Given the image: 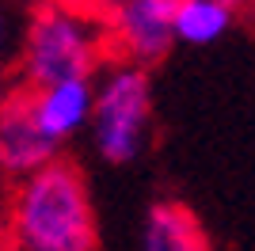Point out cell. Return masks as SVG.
<instances>
[{
	"label": "cell",
	"instance_id": "cell-1",
	"mask_svg": "<svg viewBox=\"0 0 255 251\" xmlns=\"http://www.w3.org/2000/svg\"><path fill=\"white\" fill-rule=\"evenodd\" d=\"M15 251H96L99 221L84 171L73 160H50L19 179L11 198Z\"/></svg>",
	"mask_w": 255,
	"mask_h": 251
},
{
	"label": "cell",
	"instance_id": "cell-2",
	"mask_svg": "<svg viewBox=\"0 0 255 251\" xmlns=\"http://www.w3.org/2000/svg\"><path fill=\"white\" fill-rule=\"evenodd\" d=\"M152 122V80L145 65H118L96 88L88 133L103 164L126 167L141 160Z\"/></svg>",
	"mask_w": 255,
	"mask_h": 251
},
{
	"label": "cell",
	"instance_id": "cell-3",
	"mask_svg": "<svg viewBox=\"0 0 255 251\" xmlns=\"http://www.w3.org/2000/svg\"><path fill=\"white\" fill-rule=\"evenodd\" d=\"M99 65V34L96 27L61 8L42 4L27 23L23 38V76L27 88H46L57 80H92Z\"/></svg>",
	"mask_w": 255,
	"mask_h": 251
},
{
	"label": "cell",
	"instance_id": "cell-4",
	"mask_svg": "<svg viewBox=\"0 0 255 251\" xmlns=\"http://www.w3.org/2000/svg\"><path fill=\"white\" fill-rule=\"evenodd\" d=\"M61 156V145L42 133L34 118L31 88H19L0 99V171L23 179Z\"/></svg>",
	"mask_w": 255,
	"mask_h": 251
},
{
	"label": "cell",
	"instance_id": "cell-5",
	"mask_svg": "<svg viewBox=\"0 0 255 251\" xmlns=\"http://www.w3.org/2000/svg\"><path fill=\"white\" fill-rule=\"evenodd\" d=\"M175 4L179 0H118L115 4V34L133 65H152L168 57L175 46Z\"/></svg>",
	"mask_w": 255,
	"mask_h": 251
},
{
	"label": "cell",
	"instance_id": "cell-6",
	"mask_svg": "<svg viewBox=\"0 0 255 251\" xmlns=\"http://www.w3.org/2000/svg\"><path fill=\"white\" fill-rule=\"evenodd\" d=\"M31 103H34V118L42 126V133L65 148L92 122L96 84L92 80H57V84H46V88H31Z\"/></svg>",
	"mask_w": 255,
	"mask_h": 251
},
{
	"label": "cell",
	"instance_id": "cell-7",
	"mask_svg": "<svg viewBox=\"0 0 255 251\" xmlns=\"http://www.w3.org/2000/svg\"><path fill=\"white\" fill-rule=\"evenodd\" d=\"M141 251H210V236L183 202H152L141 221Z\"/></svg>",
	"mask_w": 255,
	"mask_h": 251
},
{
	"label": "cell",
	"instance_id": "cell-8",
	"mask_svg": "<svg viewBox=\"0 0 255 251\" xmlns=\"http://www.w3.org/2000/svg\"><path fill=\"white\" fill-rule=\"evenodd\" d=\"M233 11L225 0H179L175 4V19H171V31L175 42H187V46H213L221 42L233 27Z\"/></svg>",
	"mask_w": 255,
	"mask_h": 251
},
{
	"label": "cell",
	"instance_id": "cell-9",
	"mask_svg": "<svg viewBox=\"0 0 255 251\" xmlns=\"http://www.w3.org/2000/svg\"><path fill=\"white\" fill-rule=\"evenodd\" d=\"M4 50H8V11L0 4V57H4Z\"/></svg>",
	"mask_w": 255,
	"mask_h": 251
},
{
	"label": "cell",
	"instance_id": "cell-10",
	"mask_svg": "<svg viewBox=\"0 0 255 251\" xmlns=\"http://www.w3.org/2000/svg\"><path fill=\"white\" fill-rule=\"evenodd\" d=\"M229 8H240V4H255V0H225Z\"/></svg>",
	"mask_w": 255,
	"mask_h": 251
}]
</instances>
